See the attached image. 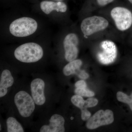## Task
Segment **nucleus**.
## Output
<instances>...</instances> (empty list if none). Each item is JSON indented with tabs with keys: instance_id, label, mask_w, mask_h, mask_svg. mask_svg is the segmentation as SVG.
I'll return each instance as SVG.
<instances>
[{
	"instance_id": "1",
	"label": "nucleus",
	"mask_w": 132,
	"mask_h": 132,
	"mask_svg": "<svg viewBox=\"0 0 132 132\" xmlns=\"http://www.w3.org/2000/svg\"><path fill=\"white\" fill-rule=\"evenodd\" d=\"M40 28L37 19L31 16H22L12 20L8 26L10 35L16 39H22L33 36Z\"/></svg>"
},
{
	"instance_id": "2",
	"label": "nucleus",
	"mask_w": 132,
	"mask_h": 132,
	"mask_svg": "<svg viewBox=\"0 0 132 132\" xmlns=\"http://www.w3.org/2000/svg\"><path fill=\"white\" fill-rule=\"evenodd\" d=\"M35 42H29L19 45L15 49V58L21 62L35 63L41 60L44 55L42 46Z\"/></svg>"
},
{
	"instance_id": "3",
	"label": "nucleus",
	"mask_w": 132,
	"mask_h": 132,
	"mask_svg": "<svg viewBox=\"0 0 132 132\" xmlns=\"http://www.w3.org/2000/svg\"><path fill=\"white\" fill-rule=\"evenodd\" d=\"M109 24L108 21L102 16H89L83 19L81 22V30L85 36H89L105 30L107 28Z\"/></svg>"
},
{
	"instance_id": "4",
	"label": "nucleus",
	"mask_w": 132,
	"mask_h": 132,
	"mask_svg": "<svg viewBox=\"0 0 132 132\" xmlns=\"http://www.w3.org/2000/svg\"><path fill=\"white\" fill-rule=\"evenodd\" d=\"M111 17L118 30L126 31L132 25V13L130 10L124 7L117 6L111 10Z\"/></svg>"
},
{
	"instance_id": "5",
	"label": "nucleus",
	"mask_w": 132,
	"mask_h": 132,
	"mask_svg": "<svg viewBox=\"0 0 132 132\" xmlns=\"http://www.w3.org/2000/svg\"><path fill=\"white\" fill-rule=\"evenodd\" d=\"M14 101L19 113L22 117H29L35 109V102L34 99L25 91L17 93L15 96Z\"/></svg>"
},
{
	"instance_id": "6",
	"label": "nucleus",
	"mask_w": 132,
	"mask_h": 132,
	"mask_svg": "<svg viewBox=\"0 0 132 132\" xmlns=\"http://www.w3.org/2000/svg\"><path fill=\"white\" fill-rule=\"evenodd\" d=\"M79 43V38L75 33H69L64 37L62 45L65 51V59L67 61L70 62L77 59Z\"/></svg>"
},
{
	"instance_id": "7",
	"label": "nucleus",
	"mask_w": 132,
	"mask_h": 132,
	"mask_svg": "<svg viewBox=\"0 0 132 132\" xmlns=\"http://www.w3.org/2000/svg\"><path fill=\"white\" fill-rule=\"evenodd\" d=\"M114 120L113 113L111 110H100L87 120L86 126L89 130H94L102 126L110 125Z\"/></svg>"
},
{
	"instance_id": "8",
	"label": "nucleus",
	"mask_w": 132,
	"mask_h": 132,
	"mask_svg": "<svg viewBox=\"0 0 132 132\" xmlns=\"http://www.w3.org/2000/svg\"><path fill=\"white\" fill-rule=\"evenodd\" d=\"M41 11L46 15H58L67 12L68 6L64 1H54L45 0L41 2L39 4Z\"/></svg>"
},
{
	"instance_id": "9",
	"label": "nucleus",
	"mask_w": 132,
	"mask_h": 132,
	"mask_svg": "<svg viewBox=\"0 0 132 132\" xmlns=\"http://www.w3.org/2000/svg\"><path fill=\"white\" fill-rule=\"evenodd\" d=\"M45 83L44 81L36 78L32 81L31 85L32 97L35 104L38 105H42L45 104L46 101L44 89Z\"/></svg>"
},
{
	"instance_id": "10",
	"label": "nucleus",
	"mask_w": 132,
	"mask_h": 132,
	"mask_svg": "<svg viewBox=\"0 0 132 132\" xmlns=\"http://www.w3.org/2000/svg\"><path fill=\"white\" fill-rule=\"evenodd\" d=\"M107 42L102 45L103 52L98 55L99 61L101 64L107 65L115 60L117 57V49L113 43Z\"/></svg>"
},
{
	"instance_id": "11",
	"label": "nucleus",
	"mask_w": 132,
	"mask_h": 132,
	"mask_svg": "<svg viewBox=\"0 0 132 132\" xmlns=\"http://www.w3.org/2000/svg\"><path fill=\"white\" fill-rule=\"evenodd\" d=\"M50 124L45 125L41 128L40 132H64L65 119L61 115L54 114L49 120Z\"/></svg>"
},
{
	"instance_id": "12",
	"label": "nucleus",
	"mask_w": 132,
	"mask_h": 132,
	"mask_svg": "<svg viewBox=\"0 0 132 132\" xmlns=\"http://www.w3.org/2000/svg\"><path fill=\"white\" fill-rule=\"evenodd\" d=\"M14 83V79L11 72L8 69L3 71L0 80V97L5 96L7 93V88L12 86Z\"/></svg>"
},
{
	"instance_id": "13",
	"label": "nucleus",
	"mask_w": 132,
	"mask_h": 132,
	"mask_svg": "<svg viewBox=\"0 0 132 132\" xmlns=\"http://www.w3.org/2000/svg\"><path fill=\"white\" fill-rule=\"evenodd\" d=\"M82 64V61L80 59H76L70 62L63 68V73L66 76H69L76 73L79 70Z\"/></svg>"
},
{
	"instance_id": "14",
	"label": "nucleus",
	"mask_w": 132,
	"mask_h": 132,
	"mask_svg": "<svg viewBox=\"0 0 132 132\" xmlns=\"http://www.w3.org/2000/svg\"><path fill=\"white\" fill-rule=\"evenodd\" d=\"M7 132H24L21 125L13 117L8 118L6 121Z\"/></svg>"
},
{
	"instance_id": "15",
	"label": "nucleus",
	"mask_w": 132,
	"mask_h": 132,
	"mask_svg": "<svg viewBox=\"0 0 132 132\" xmlns=\"http://www.w3.org/2000/svg\"><path fill=\"white\" fill-rule=\"evenodd\" d=\"M116 97L119 101L128 104L132 111V93L130 95H128L123 92H118Z\"/></svg>"
},
{
	"instance_id": "16",
	"label": "nucleus",
	"mask_w": 132,
	"mask_h": 132,
	"mask_svg": "<svg viewBox=\"0 0 132 132\" xmlns=\"http://www.w3.org/2000/svg\"><path fill=\"white\" fill-rule=\"evenodd\" d=\"M71 101L75 106L81 109L85 105V101L81 96L76 94L72 97Z\"/></svg>"
},
{
	"instance_id": "17",
	"label": "nucleus",
	"mask_w": 132,
	"mask_h": 132,
	"mask_svg": "<svg viewBox=\"0 0 132 132\" xmlns=\"http://www.w3.org/2000/svg\"><path fill=\"white\" fill-rule=\"evenodd\" d=\"M75 93L76 95H80L81 97H91L95 95L93 92L86 88H76L75 90Z\"/></svg>"
},
{
	"instance_id": "18",
	"label": "nucleus",
	"mask_w": 132,
	"mask_h": 132,
	"mask_svg": "<svg viewBox=\"0 0 132 132\" xmlns=\"http://www.w3.org/2000/svg\"><path fill=\"white\" fill-rule=\"evenodd\" d=\"M98 102L97 99L94 98H90L85 101V104L82 109H87L88 108L93 107L97 105Z\"/></svg>"
},
{
	"instance_id": "19",
	"label": "nucleus",
	"mask_w": 132,
	"mask_h": 132,
	"mask_svg": "<svg viewBox=\"0 0 132 132\" xmlns=\"http://www.w3.org/2000/svg\"><path fill=\"white\" fill-rule=\"evenodd\" d=\"M95 5L98 6L104 7L111 4L115 1V0H93Z\"/></svg>"
},
{
	"instance_id": "20",
	"label": "nucleus",
	"mask_w": 132,
	"mask_h": 132,
	"mask_svg": "<svg viewBox=\"0 0 132 132\" xmlns=\"http://www.w3.org/2000/svg\"><path fill=\"white\" fill-rule=\"evenodd\" d=\"M81 118L82 120L87 121L90 119L91 116V113L87 109H81Z\"/></svg>"
},
{
	"instance_id": "21",
	"label": "nucleus",
	"mask_w": 132,
	"mask_h": 132,
	"mask_svg": "<svg viewBox=\"0 0 132 132\" xmlns=\"http://www.w3.org/2000/svg\"><path fill=\"white\" fill-rule=\"evenodd\" d=\"M87 85L85 81L80 80L76 82L75 87L76 88H86Z\"/></svg>"
},
{
	"instance_id": "22",
	"label": "nucleus",
	"mask_w": 132,
	"mask_h": 132,
	"mask_svg": "<svg viewBox=\"0 0 132 132\" xmlns=\"http://www.w3.org/2000/svg\"><path fill=\"white\" fill-rule=\"evenodd\" d=\"M78 76L80 79H86L89 77V75L85 71L82 70V71H80V72L79 73Z\"/></svg>"
},
{
	"instance_id": "23",
	"label": "nucleus",
	"mask_w": 132,
	"mask_h": 132,
	"mask_svg": "<svg viewBox=\"0 0 132 132\" xmlns=\"http://www.w3.org/2000/svg\"><path fill=\"white\" fill-rule=\"evenodd\" d=\"M52 1H63L64 0H52Z\"/></svg>"
},
{
	"instance_id": "24",
	"label": "nucleus",
	"mask_w": 132,
	"mask_h": 132,
	"mask_svg": "<svg viewBox=\"0 0 132 132\" xmlns=\"http://www.w3.org/2000/svg\"><path fill=\"white\" fill-rule=\"evenodd\" d=\"M127 1H128L130 3L132 4V0H127Z\"/></svg>"
}]
</instances>
